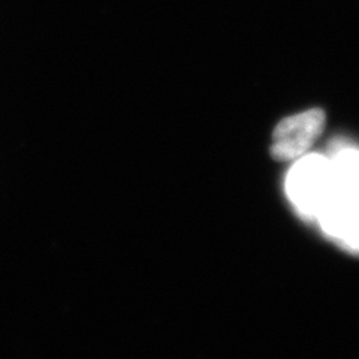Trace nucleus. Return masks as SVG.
I'll use <instances>...</instances> for the list:
<instances>
[{
    "label": "nucleus",
    "mask_w": 359,
    "mask_h": 359,
    "mask_svg": "<svg viewBox=\"0 0 359 359\" xmlns=\"http://www.w3.org/2000/svg\"><path fill=\"white\" fill-rule=\"evenodd\" d=\"M323 128L325 112L318 108L286 117L274 129L269 153L278 162L298 161L307 154Z\"/></svg>",
    "instance_id": "2"
},
{
    "label": "nucleus",
    "mask_w": 359,
    "mask_h": 359,
    "mask_svg": "<svg viewBox=\"0 0 359 359\" xmlns=\"http://www.w3.org/2000/svg\"><path fill=\"white\" fill-rule=\"evenodd\" d=\"M316 219L344 250L359 253V194L331 192Z\"/></svg>",
    "instance_id": "3"
},
{
    "label": "nucleus",
    "mask_w": 359,
    "mask_h": 359,
    "mask_svg": "<svg viewBox=\"0 0 359 359\" xmlns=\"http://www.w3.org/2000/svg\"><path fill=\"white\" fill-rule=\"evenodd\" d=\"M331 190L341 194H359V150L351 145H339L332 151Z\"/></svg>",
    "instance_id": "4"
},
{
    "label": "nucleus",
    "mask_w": 359,
    "mask_h": 359,
    "mask_svg": "<svg viewBox=\"0 0 359 359\" xmlns=\"http://www.w3.org/2000/svg\"><path fill=\"white\" fill-rule=\"evenodd\" d=\"M330 159L320 154H304L292 166L286 178V192L302 217L316 219L331 194Z\"/></svg>",
    "instance_id": "1"
}]
</instances>
